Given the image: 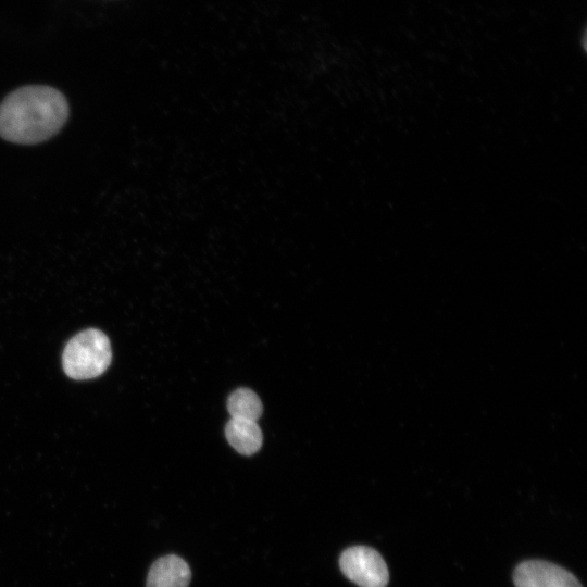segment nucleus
Here are the masks:
<instances>
[{
  "instance_id": "obj_1",
  "label": "nucleus",
  "mask_w": 587,
  "mask_h": 587,
  "mask_svg": "<svg viewBox=\"0 0 587 587\" xmlns=\"http://www.w3.org/2000/svg\"><path fill=\"white\" fill-rule=\"evenodd\" d=\"M68 116L63 93L45 85L10 92L0 103V136L11 142L34 145L55 135Z\"/></svg>"
},
{
  "instance_id": "obj_2",
  "label": "nucleus",
  "mask_w": 587,
  "mask_h": 587,
  "mask_svg": "<svg viewBox=\"0 0 587 587\" xmlns=\"http://www.w3.org/2000/svg\"><path fill=\"white\" fill-rule=\"evenodd\" d=\"M111 359V346L107 335L99 329L88 328L66 344L62 364L68 377L90 379L101 375L109 367Z\"/></svg>"
},
{
  "instance_id": "obj_3",
  "label": "nucleus",
  "mask_w": 587,
  "mask_h": 587,
  "mask_svg": "<svg viewBox=\"0 0 587 587\" xmlns=\"http://www.w3.org/2000/svg\"><path fill=\"white\" fill-rule=\"evenodd\" d=\"M342 574L359 587H386L388 566L378 551L367 546L347 548L339 558Z\"/></svg>"
},
{
  "instance_id": "obj_4",
  "label": "nucleus",
  "mask_w": 587,
  "mask_h": 587,
  "mask_svg": "<svg viewBox=\"0 0 587 587\" xmlns=\"http://www.w3.org/2000/svg\"><path fill=\"white\" fill-rule=\"evenodd\" d=\"M512 578L515 587H583L574 574L545 560L521 562Z\"/></svg>"
},
{
  "instance_id": "obj_5",
  "label": "nucleus",
  "mask_w": 587,
  "mask_h": 587,
  "mask_svg": "<svg viewBox=\"0 0 587 587\" xmlns=\"http://www.w3.org/2000/svg\"><path fill=\"white\" fill-rule=\"evenodd\" d=\"M191 572L182 558L168 554L158 559L150 567L147 587H188Z\"/></svg>"
},
{
  "instance_id": "obj_6",
  "label": "nucleus",
  "mask_w": 587,
  "mask_h": 587,
  "mask_svg": "<svg viewBox=\"0 0 587 587\" xmlns=\"http://www.w3.org/2000/svg\"><path fill=\"white\" fill-rule=\"evenodd\" d=\"M228 442L241 454L255 453L262 445V433L253 421L232 417L225 427Z\"/></svg>"
},
{
  "instance_id": "obj_7",
  "label": "nucleus",
  "mask_w": 587,
  "mask_h": 587,
  "mask_svg": "<svg viewBox=\"0 0 587 587\" xmlns=\"http://www.w3.org/2000/svg\"><path fill=\"white\" fill-rule=\"evenodd\" d=\"M227 409L234 419L257 422L263 411L258 395L250 389L239 388L227 400Z\"/></svg>"
}]
</instances>
